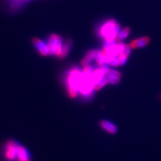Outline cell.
<instances>
[{"instance_id":"obj_5","label":"cell","mask_w":161,"mask_h":161,"mask_svg":"<svg viewBox=\"0 0 161 161\" xmlns=\"http://www.w3.org/2000/svg\"><path fill=\"white\" fill-rule=\"evenodd\" d=\"M32 43H33L34 46L38 49V51H39L40 54L43 56L49 55V49L47 46V43H44L41 40L38 39V38H34L33 40H32Z\"/></svg>"},{"instance_id":"obj_8","label":"cell","mask_w":161,"mask_h":161,"mask_svg":"<svg viewBox=\"0 0 161 161\" xmlns=\"http://www.w3.org/2000/svg\"><path fill=\"white\" fill-rule=\"evenodd\" d=\"M101 127L104 130V131H106L110 133H112V134L117 133V130H118L117 127L113 123L106 120L101 121Z\"/></svg>"},{"instance_id":"obj_14","label":"cell","mask_w":161,"mask_h":161,"mask_svg":"<svg viewBox=\"0 0 161 161\" xmlns=\"http://www.w3.org/2000/svg\"><path fill=\"white\" fill-rule=\"evenodd\" d=\"M17 1H25V0H17Z\"/></svg>"},{"instance_id":"obj_3","label":"cell","mask_w":161,"mask_h":161,"mask_svg":"<svg viewBox=\"0 0 161 161\" xmlns=\"http://www.w3.org/2000/svg\"><path fill=\"white\" fill-rule=\"evenodd\" d=\"M64 40L62 37L57 34H51L47 40V46L49 49V54L55 55L58 58L60 57L63 46H64Z\"/></svg>"},{"instance_id":"obj_13","label":"cell","mask_w":161,"mask_h":161,"mask_svg":"<svg viewBox=\"0 0 161 161\" xmlns=\"http://www.w3.org/2000/svg\"><path fill=\"white\" fill-rule=\"evenodd\" d=\"M130 34V28H125L123 29H122L120 31V33L118 34V36L117 38V41H122L124 39L127 38Z\"/></svg>"},{"instance_id":"obj_11","label":"cell","mask_w":161,"mask_h":161,"mask_svg":"<svg viewBox=\"0 0 161 161\" xmlns=\"http://www.w3.org/2000/svg\"><path fill=\"white\" fill-rule=\"evenodd\" d=\"M131 46L130 45H126L125 46V49L124 51L121 53L120 56V66L124 65V64L126 63L127 60H128V58L129 56L130 53H131Z\"/></svg>"},{"instance_id":"obj_10","label":"cell","mask_w":161,"mask_h":161,"mask_svg":"<svg viewBox=\"0 0 161 161\" xmlns=\"http://www.w3.org/2000/svg\"><path fill=\"white\" fill-rule=\"evenodd\" d=\"M96 51H97V50H95V49H92V50L88 51V52L87 53L86 55H85V57L84 58L83 60H82L81 62L82 65L85 67V66L88 65L93 59H95V58H96Z\"/></svg>"},{"instance_id":"obj_12","label":"cell","mask_w":161,"mask_h":161,"mask_svg":"<svg viewBox=\"0 0 161 161\" xmlns=\"http://www.w3.org/2000/svg\"><path fill=\"white\" fill-rule=\"evenodd\" d=\"M71 48H72V41L70 40H67V41L64 43V46H63L62 51H61V55L59 57V58H66V56L70 53L71 50Z\"/></svg>"},{"instance_id":"obj_7","label":"cell","mask_w":161,"mask_h":161,"mask_svg":"<svg viewBox=\"0 0 161 161\" xmlns=\"http://www.w3.org/2000/svg\"><path fill=\"white\" fill-rule=\"evenodd\" d=\"M107 80H108V84H117L120 82V78H121V74L120 72L116 70H109L108 73H107Z\"/></svg>"},{"instance_id":"obj_1","label":"cell","mask_w":161,"mask_h":161,"mask_svg":"<svg viewBox=\"0 0 161 161\" xmlns=\"http://www.w3.org/2000/svg\"><path fill=\"white\" fill-rule=\"evenodd\" d=\"M120 31V25L115 20L106 21L98 29V34L105 42L117 40L118 34Z\"/></svg>"},{"instance_id":"obj_9","label":"cell","mask_w":161,"mask_h":161,"mask_svg":"<svg viewBox=\"0 0 161 161\" xmlns=\"http://www.w3.org/2000/svg\"><path fill=\"white\" fill-rule=\"evenodd\" d=\"M149 43V39L147 37L138 38V39L133 40L130 44V46L132 49H136V48H141L146 46Z\"/></svg>"},{"instance_id":"obj_2","label":"cell","mask_w":161,"mask_h":161,"mask_svg":"<svg viewBox=\"0 0 161 161\" xmlns=\"http://www.w3.org/2000/svg\"><path fill=\"white\" fill-rule=\"evenodd\" d=\"M82 70L77 67H73L67 75V87L71 97H75L79 93V88L81 80Z\"/></svg>"},{"instance_id":"obj_4","label":"cell","mask_w":161,"mask_h":161,"mask_svg":"<svg viewBox=\"0 0 161 161\" xmlns=\"http://www.w3.org/2000/svg\"><path fill=\"white\" fill-rule=\"evenodd\" d=\"M19 147H20V144L16 141L10 140L6 143L5 156L8 160L14 161L17 159Z\"/></svg>"},{"instance_id":"obj_6","label":"cell","mask_w":161,"mask_h":161,"mask_svg":"<svg viewBox=\"0 0 161 161\" xmlns=\"http://www.w3.org/2000/svg\"><path fill=\"white\" fill-rule=\"evenodd\" d=\"M17 161H31L30 153L23 146H20L17 156Z\"/></svg>"}]
</instances>
